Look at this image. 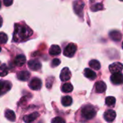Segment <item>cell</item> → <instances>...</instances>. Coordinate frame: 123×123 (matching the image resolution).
Wrapping results in <instances>:
<instances>
[{"mask_svg":"<svg viewBox=\"0 0 123 123\" xmlns=\"http://www.w3.org/2000/svg\"><path fill=\"white\" fill-rule=\"evenodd\" d=\"M14 32L13 35V40L19 42L29 38L33 33L32 30L25 25H15Z\"/></svg>","mask_w":123,"mask_h":123,"instance_id":"1","label":"cell"},{"mask_svg":"<svg viewBox=\"0 0 123 123\" xmlns=\"http://www.w3.org/2000/svg\"><path fill=\"white\" fill-rule=\"evenodd\" d=\"M81 114H82V116L85 119L91 120L96 116L97 111L94 109V107H92V105H86L82 109Z\"/></svg>","mask_w":123,"mask_h":123,"instance_id":"2","label":"cell"},{"mask_svg":"<svg viewBox=\"0 0 123 123\" xmlns=\"http://www.w3.org/2000/svg\"><path fill=\"white\" fill-rule=\"evenodd\" d=\"M77 50V47L74 43H69L64 49L63 54L66 57H73Z\"/></svg>","mask_w":123,"mask_h":123,"instance_id":"3","label":"cell"},{"mask_svg":"<svg viewBox=\"0 0 123 123\" xmlns=\"http://www.w3.org/2000/svg\"><path fill=\"white\" fill-rule=\"evenodd\" d=\"M12 88V84L7 81H0V95L6 94Z\"/></svg>","mask_w":123,"mask_h":123,"instance_id":"4","label":"cell"},{"mask_svg":"<svg viewBox=\"0 0 123 123\" xmlns=\"http://www.w3.org/2000/svg\"><path fill=\"white\" fill-rule=\"evenodd\" d=\"M111 81L115 84V85H120L123 83V74L121 72H118V73H115L112 74V75L110 77Z\"/></svg>","mask_w":123,"mask_h":123,"instance_id":"5","label":"cell"},{"mask_svg":"<svg viewBox=\"0 0 123 123\" xmlns=\"http://www.w3.org/2000/svg\"><path fill=\"white\" fill-rule=\"evenodd\" d=\"M29 86L32 90H39L42 86V81L38 78H34L31 80Z\"/></svg>","mask_w":123,"mask_h":123,"instance_id":"6","label":"cell"},{"mask_svg":"<svg viewBox=\"0 0 123 123\" xmlns=\"http://www.w3.org/2000/svg\"><path fill=\"white\" fill-rule=\"evenodd\" d=\"M71 77V73L70 71V70L68 69V68L66 67L63 68L61 72V75H60V79L62 81H68Z\"/></svg>","mask_w":123,"mask_h":123,"instance_id":"7","label":"cell"},{"mask_svg":"<svg viewBox=\"0 0 123 123\" xmlns=\"http://www.w3.org/2000/svg\"><path fill=\"white\" fill-rule=\"evenodd\" d=\"M84 7V4L83 2L75 1L74 3V9L76 14L81 17L83 14V9Z\"/></svg>","mask_w":123,"mask_h":123,"instance_id":"8","label":"cell"},{"mask_svg":"<svg viewBox=\"0 0 123 123\" xmlns=\"http://www.w3.org/2000/svg\"><path fill=\"white\" fill-rule=\"evenodd\" d=\"M104 117H105V120L107 122L112 123V122L114 121V120L116 117V112L114 110H109L105 112V113L104 115Z\"/></svg>","mask_w":123,"mask_h":123,"instance_id":"9","label":"cell"},{"mask_svg":"<svg viewBox=\"0 0 123 123\" xmlns=\"http://www.w3.org/2000/svg\"><path fill=\"white\" fill-rule=\"evenodd\" d=\"M109 69H110V71L112 74L121 72L123 70V64L119 62L114 63L109 66Z\"/></svg>","mask_w":123,"mask_h":123,"instance_id":"10","label":"cell"},{"mask_svg":"<svg viewBox=\"0 0 123 123\" xmlns=\"http://www.w3.org/2000/svg\"><path fill=\"white\" fill-rule=\"evenodd\" d=\"M27 65L32 71H38L41 68V63L37 60H30L28 61Z\"/></svg>","mask_w":123,"mask_h":123,"instance_id":"11","label":"cell"},{"mask_svg":"<svg viewBox=\"0 0 123 123\" xmlns=\"http://www.w3.org/2000/svg\"><path fill=\"white\" fill-rule=\"evenodd\" d=\"M39 113L35 112L33 113H31L28 115H26L24 117V122L25 123H32V122H34L38 117H39Z\"/></svg>","mask_w":123,"mask_h":123,"instance_id":"12","label":"cell"},{"mask_svg":"<svg viewBox=\"0 0 123 123\" xmlns=\"http://www.w3.org/2000/svg\"><path fill=\"white\" fill-rule=\"evenodd\" d=\"M110 37L115 42H119L122 39V34L120 31L112 30L110 32Z\"/></svg>","mask_w":123,"mask_h":123,"instance_id":"13","label":"cell"},{"mask_svg":"<svg viewBox=\"0 0 123 123\" xmlns=\"http://www.w3.org/2000/svg\"><path fill=\"white\" fill-rule=\"evenodd\" d=\"M95 89L97 93H103L106 91L107 85L104 81H97L95 84Z\"/></svg>","mask_w":123,"mask_h":123,"instance_id":"14","label":"cell"},{"mask_svg":"<svg viewBox=\"0 0 123 123\" xmlns=\"http://www.w3.org/2000/svg\"><path fill=\"white\" fill-rule=\"evenodd\" d=\"M84 74L85 77H86L87 79H91V80H94L97 77L96 73L94 71H92V69H89V68H85L84 71Z\"/></svg>","mask_w":123,"mask_h":123,"instance_id":"15","label":"cell"},{"mask_svg":"<svg viewBox=\"0 0 123 123\" xmlns=\"http://www.w3.org/2000/svg\"><path fill=\"white\" fill-rule=\"evenodd\" d=\"M30 76V74L27 71H22L17 74V79L22 81H25L28 80Z\"/></svg>","mask_w":123,"mask_h":123,"instance_id":"16","label":"cell"},{"mask_svg":"<svg viewBox=\"0 0 123 123\" xmlns=\"http://www.w3.org/2000/svg\"><path fill=\"white\" fill-rule=\"evenodd\" d=\"M26 58L24 55H19L14 59V64L17 66H22L25 63Z\"/></svg>","mask_w":123,"mask_h":123,"instance_id":"17","label":"cell"},{"mask_svg":"<svg viewBox=\"0 0 123 123\" xmlns=\"http://www.w3.org/2000/svg\"><path fill=\"white\" fill-rule=\"evenodd\" d=\"M61 49L60 46H58V45H52L49 50V53L51 55H58L61 53Z\"/></svg>","mask_w":123,"mask_h":123,"instance_id":"18","label":"cell"},{"mask_svg":"<svg viewBox=\"0 0 123 123\" xmlns=\"http://www.w3.org/2000/svg\"><path fill=\"white\" fill-rule=\"evenodd\" d=\"M4 115H5V117L11 122H14L16 120L15 113L14 112V111H12L11 110H6Z\"/></svg>","mask_w":123,"mask_h":123,"instance_id":"19","label":"cell"},{"mask_svg":"<svg viewBox=\"0 0 123 123\" xmlns=\"http://www.w3.org/2000/svg\"><path fill=\"white\" fill-rule=\"evenodd\" d=\"M89 65L91 68H92L94 70H99L101 68V64L100 63L97 61V60H92L89 61Z\"/></svg>","mask_w":123,"mask_h":123,"instance_id":"20","label":"cell"},{"mask_svg":"<svg viewBox=\"0 0 123 123\" xmlns=\"http://www.w3.org/2000/svg\"><path fill=\"white\" fill-rule=\"evenodd\" d=\"M73 89H74V87H73L72 84H70V83H66V84H64L62 86V88H61L62 92H64V93H69V92H71L73 91Z\"/></svg>","mask_w":123,"mask_h":123,"instance_id":"21","label":"cell"},{"mask_svg":"<svg viewBox=\"0 0 123 123\" xmlns=\"http://www.w3.org/2000/svg\"><path fill=\"white\" fill-rule=\"evenodd\" d=\"M62 105L65 107H68L72 104V98L70 96H65L61 100Z\"/></svg>","mask_w":123,"mask_h":123,"instance_id":"22","label":"cell"},{"mask_svg":"<svg viewBox=\"0 0 123 123\" xmlns=\"http://www.w3.org/2000/svg\"><path fill=\"white\" fill-rule=\"evenodd\" d=\"M8 74V68L6 64H2L0 66V76L3 77L6 76Z\"/></svg>","mask_w":123,"mask_h":123,"instance_id":"23","label":"cell"},{"mask_svg":"<svg viewBox=\"0 0 123 123\" xmlns=\"http://www.w3.org/2000/svg\"><path fill=\"white\" fill-rule=\"evenodd\" d=\"M116 102V99L114 97H107L105 99V103L107 106H114Z\"/></svg>","mask_w":123,"mask_h":123,"instance_id":"24","label":"cell"},{"mask_svg":"<svg viewBox=\"0 0 123 123\" xmlns=\"http://www.w3.org/2000/svg\"><path fill=\"white\" fill-rule=\"evenodd\" d=\"M104 7H103V4L102 3H97L94 5H93L92 7H91V9L93 11V12H97V11H99V10H102L103 9Z\"/></svg>","mask_w":123,"mask_h":123,"instance_id":"25","label":"cell"},{"mask_svg":"<svg viewBox=\"0 0 123 123\" xmlns=\"http://www.w3.org/2000/svg\"><path fill=\"white\" fill-rule=\"evenodd\" d=\"M8 37L4 32H0V44H4L7 42Z\"/></svg>","mask_w":123,"mask_h":123,"instance_id":"26","label":"cell"},{"mask_svg":"<svg viewBox=\"0 0 123 123\" xmlns=\"http://www.w3.org/2000/svg\"><path fill=\"white\" fill-rule=\"evenodd\" d=\"M51 123H66V122L63 118H61L60 117H56L52 120Z\"/></svg>","mask_w":123,"mask_h":123,"instance_id":"27","label":"cell"},{"mask_svg":"<svg viewBox=\"0 0 123 123\" xmlns=\"http://www.w3.org/2000/svg\"><path fill=\"white\" fill-rule=\"evenodd\" d=\"M61 63V61L58 58H55L51 62V66L52 67H56Z\"/></svg>","mask_w":123,"mask_h":123,"instance_id":"28","label":"cell"},{"mask_svg":"<svg viewBox=\"0 0 123 123\" xmlns=\"http://www.w3.org/2000/svg\"><path fill=\"white\" fill-rule=\"evenodd\" d=\"M13 3V0H4V4L6 6H11Z\"/></svg>","mask_w":123,"mask_h":123,"instance_id":"29","label":"cell"},{"mask_svg":"<svg viewBox=\"0 0 123 123\" xmlns=\"http://www.w3.org/2000/svg\"><path fill=\"white\" fill-rule=\"evenodd\" d=\"M53 81V79H52L51 81H50V79H47V81H46V87H47V88H50Z\"/></svg>","mask_w":123,"mask_h":123,"instance_id":"30","label":"cell"},{"mask_svg":"<svg viewBox=\"0 0 123 123\" xmlns=\"http://www.w3.org/2000/svg\"><path fill=\"white\" fill-rule=\"evenodd\" d=\"M2 22H3V19H2V17L0 16V27H1V25H2Z\"/></svg>","mask_w":123,"mask_h":123,"instance_id":"31","label":"cell"},{"mask_svg":"<svg viewBox=\"0 0 123 123\" xmlns=\"http://www.w3.org/2000/svg\"><path fill=\"white\" fill-rule=\"evenodd\" d=\"M1 1H0V8H1Z\"/></svg>","mask_w":123,"mask_h":123,"instance_id":"32","label":"cell"},{"mask_svg":"<svg viewBox=\"0 0 123 123\" xmlns=\"http://www.w3.org/2000/svg\"><path fill=\"white\" fill-rule=\"evenodd\" d=\"M1 48H0V52H1Z\"/></svg>","mask_w":123,"mask_h":123,"instance_id":"33","label":"cell"},{"mask_svg":"<svg viewBox=\"0 0 123 123\" xmlns=\"http://www.w3.org/2000/svg\"><path fill=\"white\" fill-rule=\"evenodd\" d=\"M120 1H123V0H120Z\"/></svg>","mask_w":123,"mask_h":123,"instance_id":"34","label":"cell"}]
</instances>
